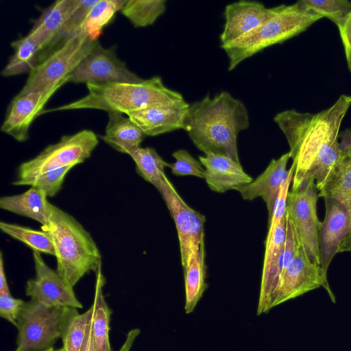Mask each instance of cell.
<instances>
[{
	"instance_id": "obj_11",
	"label": "cell",
	"mask_w": 351,
	"mask_h": 351,
	"mask_svg": "<svg viewBox=\"0 0 351 351\" xmlns=\"http://www.w3.org/2000/svg\"><path fill=\"white\" fill-rule=\"evenodd\" d=\"M66 78L67 82L86 84L137 83L143 80L129 70L126 64L117 58L114 47L104 48L99 40Z\"/></svg>"
},
{
	"instance_id": "obj_35",
	"label": "cell",
	"mask_w": 351,
	"mask_h": 351,
	"mask_svg": "<svg viewBox=\"0 0 351 351\" xmlns=\"http://www.w3.org/2000/svg\"><path fill=\"white\" fill-rule=\"evenodd\" d=\"M176 159L173 163H168L171 173L177 176H193L204 178L205 169L203 165L197 160L185 149H179L172 154Z\"/></svg>"
},
{
	"instance_id": "obj_18",
	"label": "cell",
	"mask_w": 351,
	"mask_h": 351,
	"mask_svg": "<svg viewBox=\"0 0 351 351\" xmlns=\"http://www.w3.org/2000/svg\"><path fill=\"white\" fill-rule=\"evenodd\" d=\"M190 104L185 100L147 107L126 115L145 136H155L184 128Z\"/></svg>"
},
{
	"instance_id": "obj_13",
	"label": "cell",
	"mask_w": 351,
	"mask_h": 351,
	"mask_svg": "<svg viewBox=\"0 0 351 351\" xmlns=\"http://www.w3.org/2000/svg\"><path fill=\"white\" fill-rule=\"evenodd\" d=\"M320 287L325 289L335 302L327 275L321 266L310 260L304 247L299 244L293 258L280 278L274 307Z\"/></svg>"
},
{
	"instance_id": "obj_30",
	"label": "cell",
	"mask_w": 351,
	"mask_h": 351,
	"mask_svg": "<svg viewBox=\"0 0 351 351\" xmlns=\"http://www.w3.org/2000/svg\"><path fill=\"white\" fill-rule=\"evenodd\" d=\"M126 0H97L91 7L75 35L95 38L104 27L120 11Z\"/></svg>"
},
{
	"instance_id": "obj_33",
	"label": "cell",
	"mask_w": 351,
	"mask_h": 351,
	"mask_svg": "<svg viewBox=\"0 0 351 351\" xmlns=\"http://www.w3.org/2000/svg\"><path fill=\"white\" fill-rule=\"evenodd\" d=\"M297 2L303 9L329 19L338 28L351 12V1L348 0H300Z\"/></svg>"
},
{
	"instance_id": "obj_7",
	"label": "cell",
	"mask_w": 351,
	"mask_h": 351,
	"mask_svg": "<svg viewBox=\"0 0 351 351\" xmlns=\"http://www.w3.org/2000/svg\"><path fill=\"white\" fill-rule=\"evenodd\" d=\"M98 143L97 136L90 130L62 136L56 143L48 145L34 158L22 162L12 184L43 173L82 163L90 156Z\"/></svg>"
},
{
	"instance_id": "obj_12",
	"label": "cell",
	"mask_w": 351,
	"mask_h": 351,
	"mask_svg": "<svg viewBox=\"0 0 351 351\" xmlns=\"http://www.w3.org/2000/svg\"><path fill=\"white\" fill-rule=\"evenodd\" d=\"M286 236V215L268 221L265 251L257 315L274 307L276 294L284 271L283 254Z\"/></svg>"
},
{
	"instance_id": "obj_24",
	"label": "cell",
	"mask_w": 351,
	"mask_h": 351,
	"mask_svg": "<svg viewBox=\"0 0 351 351\" xmlns=\"http://www.w3.org/2000/svg\"><path fill=\"white\" fill-rule=\"evenodd\" d=\"M49 203L46 194L34 187L21 194L0 198L1 209L34 219L42 226L47 223Z\"/></svg>"
},
{
	"instance_id": "obj_28",
	"label": "cell",
	"mask_w": 351,
	"mask_h": 351,
	"mask_svg": "<svg viewBox=\"0 0 351 351\" xmlns=\"http://www.w3.org/2000/svg\"><path fill=\"white\" fill-rule=\"evenodd\" d=\"M92 312V305L82 314L79 313L77 308L65 307L61 332L64 351H81Z\"/></svg>"
},
{
	"instance_id": "obj_8",
	"label": "cell",
	"mask_w": 351,
	"mask_h": 351,
	"mask_svg": "<svg viewBox=\"0 0 351 351\" xmlns=\"http://www.w3.org/2000/svg\"><path fill=\"white\" fill-rule=\"evenodd\" d=\"M65 307H48L30 300L23 304L18 317L16 350L49 351L61 338Z\"/></svg>"
},
{
	"instance_id": "obj_27",
	"label": "cell",
	"mask_w": 351,
	"mask_h": 351,
	"mask_svg": "<svg viewBox=\"0 0 351 351\" xmlns=\"http://www.w3.org/2000/svg\"><path fill=\"white\" fill-rule=\"evenodd\" d=\"M14 53L3 69L1 75L10 77L30 73L38 63L40 48L36 40L28 34L12 42Z\"/></svg>"
},
{
	"instance_id": "obj_25",
	"label": "cell",
	"mask_w": 351,
	"mask_h": 351,
	"mask_svg": "<svg viewBox=\"0 0 351 351\" xmlns=\"http://www.w3.org/2000/svg\"><path fill=\"white\" fill-rule=\"evenodd\" d=\"M95 272L96 275L95 293L93 303L92 328L95 351H112L109 339L110 322L112 311L103 295L106 279L101 267Z\"/></svg>"
},
{
	"instance_id": "obj_15",
	"label": "cell",
	"mask_w": 351,
	"mask_h": 351,
	"mask_svg": "<svg viewBox=\"0 0 351 351\" xmlns=\"http://www.w3.org/2000/svg\"><path fill=\"white\" fill-rule=\"evenodd\" d=\"M66 83L67 78L46 90L19 93L11 101L1 131L19 142L25 141L28 138L29 128L33 121L42 114L48 100Z\"/></svg>"
},
{
	"instance_id": "obj_6",
	"label": "cell",
	"mask_w": 351,
	"mask_h": 351,
	"mask_svg": "<svg viewBox=\"0 0 351 351\" xmlns=\"http://www.w3.org/2000/svg\"><path fill=\"white\" fill-rule=\"evenodd\" d=\"M97 40L90 36L77 34L62 42L32 70L19 93L46 90L63 81L90 52Z\"/></svg>"
},
{
	"instance_id": "obj_14",
	"label": "cell",
	"mask_w": 351,
	"mask_h": 351,
	"mask_svg": "<svg viewBox=\"0 0 351 351\" xmlns=\"http://www.w3.org/2000/svg\"><path fill=\"white\" fill-rule=\"evenodd\" d=\"M33 258L36 276L27 281V296L48 307L83 308L73 287L45 263L40 253L33 251Z\"/></svg>"
},
{
	"instance_id": "obj_1",
	"label": "cell",
	"mask_w": 351,
	"mask_h": 351,
	"mask_svg": "<svg viewBox=\"0 0 351 351\" xmlns=\"http://www.w3.org/2000/svg\"><path fill=\"white\" fill-rule=\"evenodd\" d=\"M350 106L351 96L343 94L330 108L317 113L291 109L274 116L293 160L291 189L308 178L315 180L317 191L324 187L343 155L338 141L339 128Z\"/></svg>"
},
{
	"instance_id": "obj_21",
	"label": "cell",
	"mask_w": 351,
	"mask_h": 351,
	"mask_svg": "<svg viewBox=\"0 0 351 351\" xmlns=\"http://www.w3.org/2000/svg\"><path fill=\"white\" fill-rule=\"evenodd\" d=\"M75 0H58L43 10L28 34L40 48L38 62L49 52L58 34L73 12Z\"/></svg>"
},
{
	"instance_id": "obj_41",
	"label": "cell",
	"mask_w": 351,
	"mask_h": 351,
	"mask_svg": "<svg viewBox=\"0 0 351 351\" xmlns=\"http://www.w3.org/2000/svg\"><path fill=\"white\" fill-rule=\"evenodd\" d=\"M0 293H10L4 269L2 252L0 254Z\"/></svg>"
},
{
	"instance_id": "obj_36",
	"label": "cell",
	"mask_w": 351,
	"mask_h": 351,
	"mask_svg": "<svg viewBox=\"0 0 351 351\" xmlns=\"http://www.w3.org/2000/svg\"><path fill=\"white\" fill-rule=\"evenodd\" d=\"M25 302L23 300L14 298L11 293H0L1 317L16 326L19 315Z\"/></svg>"
},
{
	"instance_id": "obj_5",
	"label": "cell",
	"mask_w": 351,
	"mask_h": 351,
	"mask_svg": "<svg viewBox=\"0 0 351 351\" xmlns=\"http://www.w3.org/2000/svg\"><path fill=\"white\" fill-rule=\"evenodd\" d=\"M322 18L314 12L303 9L298 2L279 5L271 19L237 40L221 45L229 60L228 71L264 49L300 34Z\"/></svg>"
},
{
	"instance_id": "obj_23",
	"label": "cell",
	"mask_w": 351,
	"mask_h": 351,
	"mask_svg": "<svg viewBox=\"0 0 351 351\" xmlns=\"http://www.w3.org/2000/svg\"><path fill=\"white\" fill-rule=\"evenodd\" d=\"M105 134L99 137L117 151L130 154L140 147L146 136L142 130L128 116L123 113L110 112Z\"/></svg>"
},
{
	"instance_id": "obj_31",
	"label": "cell",
	"mask_w": 351,
	"mask_h": 351,
	"mask_svg": "<svg viewBox=\"0 0 351 351\" xmlns=\"http://www.w3.org/2000/svg\"><path fill=\"white\" fill-rule=\"evenodd\" d=\"M166 3V0H126L120 12L134 27H145L165 12Z\"/></svg>"
},
{
	"instance_id": "obj_2",
	"label": "cell",
	"mask_w": 351,
	"mask_h": 351,
	"mask_svg": "<svg viewBox=\"0 0 351 351\" xmlns=\"http://www.w3.org/2000/svg\"><path fill=\"white\" fill-rule=\"evenodd\" d=\"M249 127L245 104L230 93L221 91L190 104L184 130L204 154L223 155L240 162L237 137Z\"/></svg>"
},
{
	"instance_id": "obj_38",
	"label": "cell",
	"mask_w": 351,
	"mask_h": 351,
	"mask_svg": "<svg viewBox=\"0 0 351 351\" xmlns=\"http://www.w3.org/2000/svg\"><path fill=\"white\" fill-rule=\"evenodd\" d=\"M92 314L86 326V337L81 351H95L92 328Z\"/></svg>"
},
{
	"instance_id": "obj_19",
	"label": "cell",
	"mask_w": 351,
	"mask_h": 351,
	"mask_svg": "<svg viewBox=\"0 0 351 351\" xmlns=\"http://www.w3.org/2000/svg\"><path fill=\"white\" fill-rule=\"evenodd\" d=\"M289 153L278 159H272L265 170L249 184L235 188L245 200L252 201L261 197L266 204L268 221L271 219L280 187L287 179L290 170L287 169Z\"/></svg>"
},
{
	"instance_id": "obj_26",
	"label": "cell",
	"mask_w": 351,
	"mask_h": 351,
	"mask_svg": "<svg viewBox=\"0 0 351 351\" xmlns=\"http://www.w3.org/2000/svg\"><path fill=\"white\" fill-rule=\"evenodd\" d=\"M205 245L203 242L199 249L192 254L187 266L184 269L186 300L184 310L186 314L192 313L207 289L206 282Z\"/></svg>"
},
{
	"instance_id": "obj_40",
	"label": "cell",
	"mask_w": 351,
	"mask_h": 351,
	"mask_svg": "<svg viewBox=\"0 0 351 351\" xmlns=\"http://www.w3.org/2000/svg\"><path fill=\"white\" fill-rule=\"evenodd\" d=\"M140 332L141 330L139 328L130 330L126 335L125 342L119 351H130L135 339L138 337Z\"/></svg>"
},
{
	"instance_id": "obj_9",
	"label": "cell",
	"mask_w": 351,
	"mask_h": 351,
	"mask_svg": "<svg viewBox=\"0 0 351 351\" xmlns=\"http://www.w3.org/2000/svg\"><path fill=\"white\" fill-rule=\"evenodd\" d=\"M319 195L315 180H304L300 186L288 191L286 215L291 220L298 241L308 257L321 266L319 236L322 222L317 214Z\"/></svg>"
},
{
	"instance_id": "obj_22",
	"label": "cell",
	"mask_w": 351,
	"mask_h": 351,
	"mask_svg": "<svg viewBox=\"0 0 351 351\" xmlns=\"http://www.w3.org/2000/svg\"><path fill=\"white\" fill-rule=\"evenodd\" d=\"M318 195L334 199L346 208L350 219V232L339 253L351 252V149L343 153L338 166Z\"/></svg>"
},
{
	"instance_id": "obj_10",
	"label": "cell",
	"mask_w": 351,
	"mask_h": 351,
	"mask_svg": "<svg viewBox=\"0 0 351 351\" xmlns=\"http://www.w3.org/2000/svg\"><path fill=\"white\" fill-rule=\"evenodd\" d=\"M175 222L180 243L183 269L192 254L204 242V215L191 208L178 194L173 184L165 176L159 189Z\"/></svg>"
},
{
	"instance_id": "obj_16",
	"label": "cell",
	"mask_w": 351,
	"mask_h": 351,
	"mask_svg": "<svg viewBox=\"0 0 351 351\" xmlns=\"http://www.w3.org/2000/svg\"><path fill=\"white\" fill-rule=\"evenodd\" d=\"M279 5L267 8L257 1H240L226 6L225 25L220 34L221 45L230 43L274 16Z\"/></svg>"
},
{
	"instance_id": "obj_3",
	"label": "cell",
	"mask_w": 351,
	"mask_h": 351,
	"mask_svg": "<svg viewBox=\"0 0 351 351\" xmlns=\"http://www.w3.org/2000/svg\"><path fill=\"white\" fill-rule=\"evenodd\" d=\"M53 242L56 271L71 287L101 265V255L88 232L71 215L49 203L48 221L42 226Z\"/></svg>"
},
{
	"instance_id": "obj_29",
	"label": "cell",
	"mask_w": 351,
	"mask_h": 351,
	"mask_svg": "<svg viewBox=\"0 0 351 351\" xmlns=\"http://www.w3.org/2000/svg\"><path fill=\"white\" fill-rule=\"evenodd\" d=\"M129 156L134 161L138 173L159 191L166 176L165 168L168 167V163L152 147H140Z\"/></svg>"
},
{
	"instance_id": "obj_42",
	"label": "cell",
	"mask_w": 351,
	"mask_h": 351,
	"mask_svg": "<svg viewBox=\"0 0 351 351\" xmlns=\"http://www.w3.org/2000/svg\"><path fill=\"white\" fill-rule=\"evenodd\" d=\"M52 351H64V348L62 347L60 348H58V349H53Z\"/></svg>"
},
{
	"instance_id": "obj_20",
	"label": "cell",
	"mask_w": 351,
	"mask_h": 351,
	"mask_svg": "<svg viewBox=\"0 0 351 351\" xmlns=\"http://www.w3.org/2000/svg\"><path fill=\"white\" fill-rule=\"evenodd\" d=\"M198 158L205 169L204 179L215 192L224 193L253 181L240 162L228 156L208 154Z\"/></svg>"
},
{
	"instance_id": "obj_43",
	"label": "cell",
	"mask_w": 351,
	"mask_h": 351,
	"mask_svg": "<svg viewBox=\"0 0 351 351\" xmlns=\"http://www.w3.org/2000/svg\"><path fill=\"white\" fill-rule=\"evenodd\" d=\"M53 349H54V348H53ZM53 349H52V350H50L49 351H52V350H53Z\"/></svg>"
},
{
	"instance_id": "obj_4",
	"label": "cell",
	"mask_w": 351,
	"mask_h": 351,
	"mask_svg": "<svg viewBox=\"0 0 351 351\" xmlns=\"http://www.w3.org/2000/svg\"><path fill=\"white\" fill-rule=\"evenodd\" d=\"M86 87L88 92L84 97L61 106L45 110L42 114L89 108L127 114L149 106L184 100L180 93L165 86L159 76L137 83L87 84Z\"/></svg>"
},
{
	"instance_id": "obj_37",
	"label": "cell",
	"mask_w": 351,
	"mask_h": 351,
	"mask_svg": "<svg viewBox=\"0 0 351 351\" xmlns=\"http://www.w3.org/2000/svg\"><path fill=\"white\" fill-rule=\"evenodd\" d=\"M338 29L343 46L348 68L351 72V12Z\"/></svg>"
},
{
	"instance_id": "obj_34",
	"label": "cell",
	"mask_w": 351,
	"mask_h": 351,
	"mask_svg": "<svg viewBox=\"0 0 351 351\" xmlns=\"http://www.w3.org/2000/svg\"><path fill=\"white\" fill-rule=\"evenodd\" d=\"M73 166L54 169L23 180L16 186H30L43 191L47 197L55 196L61 189L64 178Z\"/></svg>"
},
{
	"instance_id": "obj_17",
	"label": "cell",
	"mask_w": 351,
	"mask_h": 351,
	"mask_svg": "<svg viewBox=\"0 0 351 351\" xmlns=\"http://www.w3.org/2000/svg\"><path fill=\"white\" fill-rule=\"evenodd\" d=\"M326 215L322 222L319 236L321 267L327 275L328 268L333 257L339 253L340 247L350 232V219L346 208L337 200L324 198Z\"/></svg>"
},
{
	"instance_id": "obj_39",
	"label": "cell",
	"mask_w": 351,
	"mask_h": 351,
	"mask_svg": "<svg viewBox=\"0 0 351 351\" xmlns=\"http://www.w3.org/2000/svg\"><path fill=\"white\" fill-rule=\"evenodd\" d=\"M339 145L342 154L351 149V128L342 131L339 134Z\"/></svg>"
},
{
	"instance_id": "obj_32",
	"label": "cell",
	"mask_w": 351,
	"mask_h": 351,
	"mask_svg": "<svg viewBox=\"0 0 351 351\" xmlns=\"http://www.w3.org/2000/svg\"><path fill=\"white\" fill-rule=\"evenodd\" d=\"M0 229L3 233L22 242L33 251L55 256L53 242L47 232L4 221L0 222Z\"/></svg>"
},
{
	"instance_id": "obj_44",
	"label": "cell",
	"mask_w": 351,
	"mask_h": 351,
	"mask_svg": "<svg viewBox=\"0 0 351 351\" xmlns=\"http://www.w3.org/2000/svg\"><path fill=\"white\" fill-rule=\"evenodd\" d=\"M15 351H18V350L16 349V350H15Z\"/></svg>"
}]
</instances>
